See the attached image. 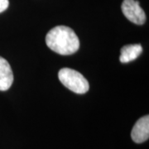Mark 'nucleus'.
<instances>
[{
	"label": "nucleus",
	"instance_id": "obj_6",
	"mask_svg": "<svg viewBox=\"0 0 149 149\" xmlns=\"http://www.w3.org/2000/svg\"><path fill=\"white\" fill-rule=\"evenodd\" d=\"M143 52V47L140 44L126 45L121 49L119 61L122 63H128L137 59Z\"/></svg>",
	"mask_w": 149,
	"mask_h": 149
},
{
	"label": "nucleus",
	"instance_id": "obj_4",
	"mask_svg": "<svg viewBox=\"0 0 149 149\" xmlns=\"http://www.w3.org/2000/svg\"><path fill=\"white\" fill-rule=\"evenodd\" d=\"M131 138L136 143H142L146 142L149 138V116L145 115L140 118L134 124Z\"/></svg>",
	"mask_w": 149,
	"mask_h": 149
},
{
	"label": "nucleus",
	"instance_id": "obj_7",
	"mask_svg": "<svg viewBox=\"0 0 149 149\" xmlns=\"http://www.w3.org/2000/svg\"><path fill=\"white\" fill-rule=\"evenodd\" d=\"M9 5L8 0H0V13H3L5 11Z\"/></svg>",
	"mask_w": 149,
	"mask_h": 149
},
{
	"label": "nucleus",
	"instance_id": "obj_5",
	"mask_svg": "<svg viewBox=\"0 0 149 149\" xmlns=\"http://www.w3.org/2000/svg\"><path fill=\"white\" fill-rule=\"evenodd\" d=\"M13 82V73L8 61L0 56V91H8Z\"/></svg>",
	"mask_w": 149,
	"mask_h": 149
},
{
	"label": "nucleus",
	"instance_id": "obj_2",
	"mask_svg": "<svg viewBox=\"0 0 149 149\" xmlns=\"http://www.w3.org/2000/svg\"><path fill=\"white\" fill-rule=\"evenodd\" d=\"M58 78L63 85L75 94H85L90 89L88 80L83 74L73 69H61L58 72Z\"/></svg>",
	"mask_w": 149,
	"mask_h": 149
},
{
	"label": "nucleus",
	"instance_id": "obj_1",
	"mask_svg": "<svg viewBox=\"0 0 149 149\" xmlns=\"http://www.w3.org/2000/svg\"><path fill=\"white\" fill-rule=\"evenodd\" d=\"M46 43L51 50L62 56H69L80 48V41L75 32L69 27L57 26L46 36Z\"/></svg>",
	"mask_w": 149,
	"mask_h": 149
},
{
	"label": "nucleus",
	"instance_id": "obj_3",
	"mask_svg": "<svg viewBox=\"0 0 149 149\" xmlns=\"http://www.w3.org/2000/svg\"><path fill=\"white\" fill-rule=\"evenodd\" d=\"M121 8L123 15L133 23L143 25L146 22V14L139 5V1L123 0Z\"/></svg>",
	"mask_w": 149,
	"mask_h": 149
}]
</instances>
